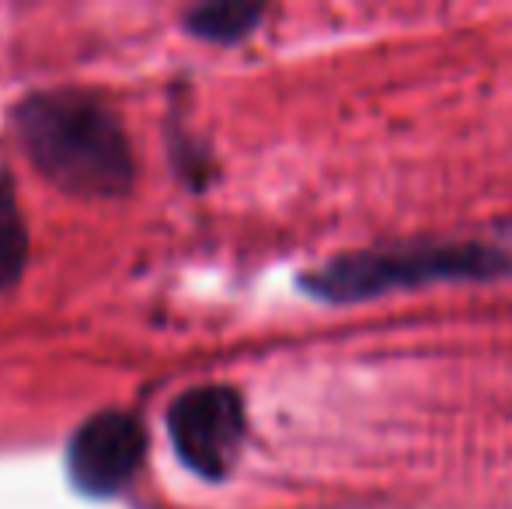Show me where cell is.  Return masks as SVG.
<instances>
[{"label": "cell", "instance_id": "cell-3", "mask_svg": "<svg viewBox=\"0 0 512 509\" xmlns=\"http://www.w3.org/2000/svg\"><path fill=\"white\" fill-rule=\"evenodd\" d=\"M168 433L178 461L206 482L230 475L244 447V398L227 384H206L178 394L168 408Z\"/></svg>", "mask_w": 512, "mask_h": 509}, {"label": "cell", "instance_id": "cell-2", "mask_svg": "<svg viewBox=\"0 0 512 509\" xmlns=\"http://www.w3.org/2000/svg\"><path fill=\"white\" fill-rule=\"evenodd\" d=\"M506 272H512V258L488 241L415 238L328 258L300 276V290L321 304H363L394 290H418L457 279L485 283Z\"/></svg>", "mask_w": 512, "mask_h": 509}, {"label": "cell", "instance_id": "cell-1", "mask_svg": "<svg viewBox=\"0 0 512 509\" xmlns=\"http://www.w3.org/2000/svg\"><path fill=\"white\" fill-rule=\"evenodd\" d=\"M32 164L67 196L115 199L133 189L136 161L119 116L81 91L32 95L14 112Z\"/></svg>", "mask_w": 512, "mask_h": 509}, {"label": "cell", "instance_id": "cell-6", "mask_svg": "<svg viewBox=\"0 0 512 509\" xmlns=\"http://www.w3.org/2000/svg\"><path fill=\"white\" fill-rule=\"evenodd\" d=\"M28 262V231L18 210L14 178L0 168V293L21 279Z\"/></svg>", "mask_w": 512, "mask_h": 509}, {"label": "cell", "instance_id": "cell-5", "mask_svg": "<svg viewBox=\"0 0 512 509\" xmlns=\"http://www.w3.org/2000/svg\"><path fill=\"white\" fill-rule=\"evenodd\" d=\"M265 18L262 4H237V0H227V4H203L192 7L185 14V28L192 35L206 42H216V46H234V42L248 39Z\"/></svg>", "mask_w": 512, "mask_h": 509}, {"label": "cell", "instance_id": "cell-4", "mask_svg": "<svg viewBox=\"0 0 512 509\" xmlns=\"http://www.w3.org/2000/svg\"><path fill=\"white\" fill-rule=\"evenodd\" d=\"M147 454V433L129 412H98L70 436L67 471L84 496L108 499L133 482Z\"/></svg>", "mask_w": 512, "mask_h": 509}]
</instances>
